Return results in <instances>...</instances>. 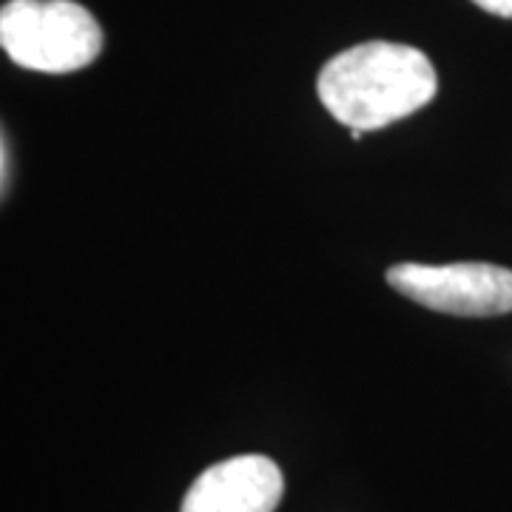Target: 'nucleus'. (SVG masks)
<instances>
[{
  "mask_svg": "<svg viewBox=\"0 0 512 512\" xmlns=\"http://www.w3.org/2000/svg\"><path fill=\"white\" fill-rule=\"evenodd\" d=\"M103 29L74 0H9L0 12V46L29 72L72 74L103 52Z\"/></svg>",
  "mask_w": 512,
  "mask_h": 512,
  "instance_id": "nucleus-2",
  "label": "nucleus"
},
{
  "mask_svg": "<svg viewBox=\"0 0 512 512\" xmlns=\"http://www.w3.org/2000/svg\"><path fill=\"white\" fill-rule=\"evenodd\" d=\"M478 9L498 15V18H512V0H473Z\"/></svg>",
  "mask_w": 512,
  "mask_h": 512,
  "instance_id": "nucleus-5",
  "label": "nucleus"
},
{
  "mask_svg": "<svg viewBox=\"0 0 512 512\" xmlns=\"http://www.w3.org/2000/svg\"><path fill=\"white\" fill-rule=\"evenodd\" d=\"M316 92L342 126L376 131L424 109L439 92V77L419 49L370 40L330 57Z\"/></svg>",
  "mask_w": 512,
  "mask_h": 512,
  "instance_id": "nucleus-1",
  "label": "nucleus"
},
{
  "mask_svg": "<svg viewBox=\"0 0 512 512\" xmlns=\"http://www.w3.org/2000/svg\"><path fill=\"white\" fill-rule=\"evenodd\" d=\"M387 282L427 311L450 316H501L512 311V271L490 262H399L387 271Z\"/></svg>",
  "mask_w": 512,
  "mask_h": 512,
  "instance_id": "nucleus-3",
  "label": "nucleus"
},
{
  "mask_svg": "<svg viewBox=\"0 0 512 512\" xmlns=\"http://www.w3.org/2000/svg\"><path fill=\"white\" fill-rule=\"evenodd\" d=\"M3 151H0V154H3V165H0V177H3V191H6V188H9V143H6V137H3Z\"/></svg>",
  "mask_w": 512,
  "mask_h": 512,
  "instance_id": "nucleus-6",
  "label": "nucleus"
},
{
  "mask_svg": "<svg viewBox=\"0 0 512 512\" xmlns=\"http://www.w3.org/2000/svg\"><path fill=\"white\" fill-rule=\"evenodd\" d=\"M285 481L268 456H237L208 467L185 493L180 512H274Z\"/></svg>",
  "mask_w": 512,
  "mask_h": 512,
  "instance_id": "nucleus-4",
  "label": "nucleus"
}]
</instances>
